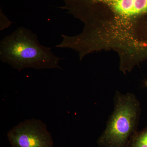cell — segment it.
I'll return each instance as SVG.
<instances>
[{
	"label": "cell",
	"instance_id": "cell-1",
	"mask_svg": "<svg viewBox=\"0 0 147 147\" xmlns=\"http://www.w3.org/2000/svg\"><path fill=\"white\" fill-rule=\"evenodd\" d=\"M61 59L51 48L41 45L37 35L25 27L17 28L0 42V60L18 70L62 69L59 65Z\"/></svg>",
	"mask_w": 147,
	"mask_h": 147
},
{
	"label": "cell",
	"instance_id": "cell-2",
	"mask_svg": "<svg viewBox=\"0 0 147 147\" xmlns=\"http://www.w3.org/2000/svg\"><path fill=\"white\" fill-rule=\"evenodd\" d=\"M114 101V110L97 144L100 147H127L137 131L140 102L133 94L119 91H116Z\"/></svg>",
	"mask_w": 147,
	"mask_h": 147
},
{
	"label": "cell",
	"instance_id": "cell-3",
	"mask_svg": "<svg viewBox=\"0 0 147 147\" xmlns=\"http://www.w3.org/2000/svg\"><path fill=\"white\" fill-rule=\"evenodd\" d=\"M12 147H54L51 133L45 124L36 119L18 123L7 134Z\"/></svg>",
	"mask_w": 147,
	"mask_h": 147
},
{
	"label": "cell",
	"instance_id": "cell-4",
	"mask_svg": "<svg viewBox=\"0 0 147 147\" xmlns=\"http://www.w3.org/2000/svg\"><path fill=\"white\" fill-rule=\"evenodd\" d=\"M82 7L125 15L147 16V0H68Z\"/></svg>",
	"mask_w": 147,
	"mask_h": 147
},
{
	"label": "cell",
	"instance_id": "cell-5",
	"mask_svg": "<svg viewBox=\"0 0 147 147\" xmlns=\"http://www.w3.org/2000/svg\"><path fill=\"white\" fill-rule=\"evenodd\" d=\"M127 147H147V127L137 131L131 137Z\"/></svg>",
	"mask_w": 147,
	"mask_h": 147
},
{
	"label": "cell",
	"instance_id": "cell-6",
	"mask_svg": "<svg viewBox=\"0 0 147 147\" xmlns=\"http://www.w3.org/2000/svg\"><path fill=\"white\" fill-rule=\"evenodd\" d=\"M12 23L4 14L1 9H0V30H3L9 28Z\"/></svg>",
	"mask_w": 147,
	"mask_h": 147
},
{
	"label": "cell",
	"instance_id": "cell-7",
	"mask_svg": "<svg viewBox=\"0 0 147 147\" xmlns=\"http://www.w3.org/2000/svg\"><path fill=\"white\" fill-rule=\"evenodd\" d=\"M146 86L147 87V82H146Z\"/></svg>",
	"mask_w": 147,
	"mask_h": 147
}]
</instances>
